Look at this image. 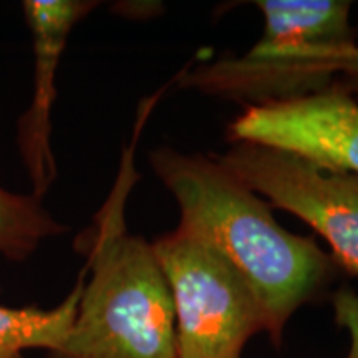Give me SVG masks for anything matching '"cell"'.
<instances>
[{
  "label": "cell",
  "mask_w": 358,
  "mask_h": 358,
  "mask_svg": "<svg viewBox=\"0 0 358 358\" xmlns=\"http://www.w3.org/2000/svg\"><path fill=\"white\" fill-rule=\"evenodd\" d=\"M213 156L271 208L308 224L330 245L335 264L358 277V174L254 143H231Z\"/></svg>",
  "instance_id": "obj_5"
},
{
  "label": "cell",
  "mask_w": 358,
  "mask_h": 358,
  "mask_svg": "<svg viewBox=\"0 0 358 358\" xmlns=\"http://www.w3.org/2000/svg\"><path fill=\"white\" fill-rule=\"evenodd\" d=\"M262 35L243 55L194 66L179 85L244 106L310 95L337 82L355 48L347 0H257Z\"/></svg>",
  "instance_id": "obj_3"
},
{
  "label": "cell",
  "mask_w": 358,
  "mask_h": 358,
  "mask_svg": "<svg viewBox=\"0 0 358 358\" xmlns=\"http://www.w3.org/2000/svg\"><path fill=\"white\" fill-rule=\"evenodd\" d=\"M231 143L287 151L334 171L358 174V100L338 82L310 95L244 106L227 124Z\"/></svg>",
  "instance_id": "obj_6"
},
{
  "label": "cell",
  "mask_w": 358,
  "mask_h": 358,
  "mask_svg": "<svg viewBox=\"0 0 358 358\" xmlns=\"http://www.w3.org/2000/svg\"><path fill=\"white\" fill-rule=\"evenodd\" d=\"M85 275L87 271L83 267L71 292L52 310L0 306V358L17 355L29 348L57 350L65 342L77 317Z\"/></svg>",
  "instance_id": "obj_8"
},
{
  "label": "cell",
  "mask_w": 358,
  "mask_h": 358,
  "mask_svg": "<svg viewBox=\"0 0 358 358\" xmlns=\"http://www.w3.org/2000/svg\"><path fill=\"white\" fill-rule=\"evenodd\" d=\"M64 231L43 208L42 198L0 186V254L10 261H24L45 239Z\"/></svg>",
  "instance_id": "obj_9"
},
{
  "label": "cell",
  "mask_w": 358,
  "mask_h": 358,
  "mask_svg": "<svg viewBox=\"0 0 358 358\" xmlns=\"http://www.w3.org/2000/svg\"><path fill=\"white\" fill-rule=\"evenodd\" d=\"M355 34H357L355 48H353L350 60L347 62L345 69L342 70V73H340L337 82L342 85V87L345 88L352 96H355L358 100V24L355 27Z\"/></svg>",
  "instance_id": "obj_11"
},
{
  "label": "cell",
  "mask_w": 358,
  "mask_h": 358,
  "mask_svg": "<svg viewBox=\"0 0 358 358\" xmlns=\"http://www.w3.org/2000/svg\"><path fill=\"white\" fill-rule=\"evenodd\" d=\"M335 322L350 335V350L347 358H358V294L342 289L332 299Z\"/></svg>",
  "instance_id": "obj_10"
},
{
  "label": "cell",
  "mask_w": 358,
  "mask_h": 358,
  "mask_svg": "<svg viewBox=\"0 0 358 358\" xmlns=\"http://www.w3.org/2000/svg\"><path fill=\"white\" fill-rule=\"evenodd\" d=\"M138 174L133 148L108 199L77 237L87 264L77 317L48 358H179L173 297L153 245L129 234L124 208Z\"/></svg>",
  "instance_id": "obj_2"
},
{
  "label": "cell",
  "mask_w": 358,
  "mask_h": 358,
  "mask_svg": "<svg viewBox=\"0 0 358 358\" xmlns=\"http://www.w3.org/2000/svg\"><path fill=\"white\" fill-rule=\"evenodd\" d=\"M173 297L179 358H243L267 332L259 299L216 248L181 227L151 243Z\"/></svg>",
  "instance_id": "obj_4"
},
{
  "label": "cell",
  "mask_w": 358,
  "mask_h": 358,
  "mask_svg": "<svg viewBox=\"0 0 358 358\" xmlns=\"http://www.w3.org/2000/svg\"><path fill=\"white\" fill-rule=\"evenodd\" d=\"M156 178L179 208L178 227L201 237L248 280L280 345L290 317L332 284L338 266L313 237L282 227L271 204L214 156L169 146L150 153Z\"/></svg>",
  "instance_id": "obj_1"
},
{
  "label": "cell",
  "mask_w": 358,
  "mask_h": 358,
  "mask_svg": "<svg viewBox=\"0 0 358 358\" xmlns=\"http://www.w3.org/2000/svg\"><path fill=\"white\" fill-rule=\"evenodd\" d=\"M96 2L88 0H29L25 20L32 32L35 77L32 103L19 122L17 143L34 194L42 198L57 178L52 151V110L57 100V70L73 27L85 19Z\"/></svg>",
  "instance_id": "obj_7"
},
{
  "label": "cell",
  "mask_w": 358,
  "mask_h": 358,
  "mask_svg": "<svg viewBox=\"0 0 358 358\" xmlns=\"http://www.w3.org/2000/svg\"><path fill=\"white\" fill-rule=\"evenodd\" d=\"M2 358H27V357H24V353H17V355H10V357H2Z\"/></svg>",
  "instance_id": "obj_12"
}]
</instances>
